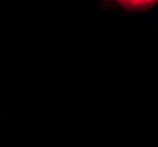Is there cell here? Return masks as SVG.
Here are the masks:
<instances>
[{
  "instance_id": "1",
  "label": "cell",
  "mask_w": 158,
  "mask_h": 147,
  "mask_svg": "<svg viewBox=\"0 0 158 147\" xmlns=\"http://www.w3.org/2000/svg\"><path fill=\"white\" fill-rule=\"evenodd\" d=\"M158 0H123L122 6L129 10H144L153 6Z\"/></svg>"
},
{
  "instance_id": "2",
  "label": "cell",
  "mask_w": 158,
  "mask_h": 147,
  "mask_svg": "<svg viewBox=\"0 0 158 147\" xmlns=\"http://www.w3.org/2000/svg\"><path fill=\"white\" fill-rule=\"evenodd\" d=\"M116 1H117V2H118L119 5H120V4H122V1H123V0H116Z\"/></svg>"
}]
</instances>
